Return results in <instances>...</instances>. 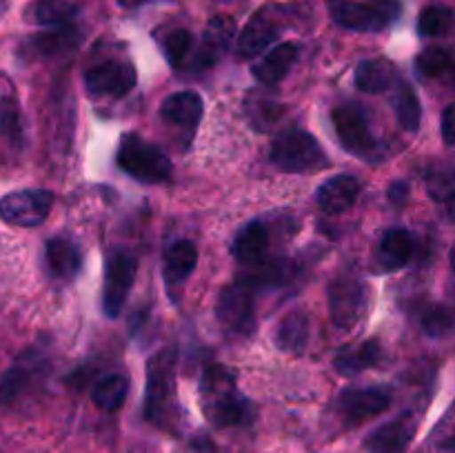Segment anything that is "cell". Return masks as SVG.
Instances as JSON below:
<instances>
[{"label":"cell","instance_id":"cell-1","mask_svg":"<svg viewBox=\"0 0 455 453\" xmlns=\"http://www.w3.org/2000/svg\"><path fill=\"white\" fill-rule=\"evenodd\" d=\"M200 398L207 420L218 429L247 425L251 420V402L235 386V373L222 364L204 369L200 380Z\"/></svg>","mask_w":455,"mask_h":453},{"label":"cell","instance_id":"cell-2","mask_svg":"<svg viewBox=\"0 0 455 453\" xmlns=\"http://www.w3.org/2000/svg\"><path fill=\"white\" fill-rule=\"evenodd\" d=\"M116 163L127 176L147 182V185L169 180L173 169L169 155L138 133H124L118 145Z\"/></svg>","mask_w":455,"mask_h":453},{"label":"cell","instance_id":"cell-3","mask_svg":"<svg viewBox=\"0 0 455 453\" xmlns=\"http://www.w3.org/2000/svg\"><path fill=\"white\" fill-rule=\"evenodd\" d=\"M403 13L400 0H329V16L336 25L363 34H376L394 25Z\"/></svg>","mask_w":455,"mask_h":453},{"label":"cell","instance_id":"cell-4","mask_svg":"<svg viewBox=\"0 0 455 453\" xmlns=\"http://www.w3.org/2000/svg\"><path fill=\"white\" fill-rule=\"evenodd\" d=\"M269 160L287 173H307L327 167V154L320 142L302 129L283 131L269 149Z\"/></svg>","mask_w":455,"mask_h":453},{"label":"cell","instance_id":"cell-5","mask_svg":"<svg viewBox=\"0 0 455 453\" xmlns=\"http://www.w3.org/2000/svg\"><path fill=\"white\" fill-rule=\"evenodd\" d=\"M173 367H176V354L173 349H164L151 355L147 362V389H145V417L151 422H163L164 413L172 407L173 398Z\"/></svg>","mask_w":455,"mask_h":453},{"label":"cell","instance_id":"cell-6","mask_svg":"<svg viewBox=\"0 0 455 453\" xmlns=\"http://www.w3.org/2000/svg\"><path fill=\"white\" fill-rule=\"evenodd\" d=\"M329 315L340 329H351L367 311V289L355 275H336L327 291Z\"/></svg>","mask_w":455,"mask_h":453},{"label":"cell","instance_id":"cell-7","mask_svg":"<svg viewBox=\"0 0 455 453\" xmlns=\"http://www.w3.org/2000/svg\"><path fill=\"white\" fill-rule=\"evenodd\" d=\"M136 271L138 260L133 253L120 249L109 256L105 269V287H102V314L107 318L114 320L120 315L136 280Z\"/></svg>","mask_w":455,"mask_h":453},{"label":"cell","instance_id":"cell-8","mask_svg":"<svg viewBox=\"0 0 455 453\" xmlns=\"http://www.w3.org/2000/svg\"><path fill=\"white\" fill-rule=\"evenodd\" d=\"M53 207V194L47 189H18L0 198V220L13 226H38Z\"/></svg>","mask_w":455,"mask_h":453},{"label":"cell","instance_id":"cell-9","mask_svg":"<svg viewBox=\"0 0 455 453\" xmlns=\"http://www.w3.org/2000/svg\"><path fill=\"white\" fill-rule=\"evenodd\" d=\"M251 284L238 280L220 291L216 302V315L227 331L251 333L256 327V309H253Z\"/></svg>","mask_w":455,"mask_h":453},{"label":"cell","instance_id":"cell-10","mask_svg":"<svg viewBox=\"0 0 455 453\" xmlns=\"http://www.w3.org/2000/svg\"><path fill=\"white\" fill-rule=\"evenodd\" d=\"M333 129L338 133V140L345 147L347 151L358 155L376 154V138H373L371 127H369V115L364 114L363 107L358 105H347L336 107L331 111Z\"/></svg>","mask_w":455,"mask_h":453},{"label":"cell","instance_id":"cell-11","mask_svg":"<svg viewBox=\"0 0 455 453\" xmlns=\"http://www.w3.org/2000/svg\"><path fill=\"white\" fill-rule=\"evenodd\" d=\"M138 83V74L132 62L105 60L84 71V87L92 96L124 98L133 91Z\"/></svg>","mask_w":455,"mask_h":453},{"label":"cell","instance_id":"cell-12","mask_svg":"<svg viewBox=\"0 0 455 453\" xmlns=\"http://www.w3.org/2000/svg\"><path fill=\"white\" fill-rule=\"evenodd\" d=\"M47 373V360L36 349H27L0 378V402L12 404Z\"/></svg>","mask_w":455,"mask_h":453},{"label":"cell","instance_id":"cell-13","mask_svg":"<svg viewBox=\"0 0 455 453\" xmlns=\"http://www.w3.org/2000/svg\"><path fill=\"white\" fill-rule=\"evenodd\" d=\"M391 393L380 386H369V389H345L338 398V411L349 425H363L364 420L380 416L389 409Z\"/></svg>","mask_w":455,"mask_h":453},{"label":"cell","instance_id":"cell-14","mask_svg":"<svg viewBox=\"0 0 455 453\" xmlns=\"http://www.w3.org/2000/svg\"><path fill=\"white\" fill-rule=\"evenodd\" d=\"M413 435H416V420L411 413H403L371 431L364 440V449L369 453H404Z\"/></svg>","mask_w":455,"mask_h":453},{"label":"cell","instance_id":"cell-15","mask_svg":"<svg viewBox=\"0 0 455 453\" xmlns=\"http://www.w3.org/2000/svg\"><path fill=\"white\" fill-rule=\"evenodd\" d=\"M203 98L196 91L172 93L160 105V118L172 127L182 129L187 136H194L200 118H203Z\"/></svg>","mask_w":455,"mask_h":453},{"label":"cell","instance_id":"cell-16","mask_svg":"<svg viewBox=\"0 0 455 453\" xmlns=\"http://www.w3.org/2000/svg\"><path fill=\"white\" fill-rule=\"evenodd\" d=\"M360 195V180L358 178L349 176V173H342V176H333L329 180H324L318 187V200L320 209L329 216H336V213H345L347 209L354 207L358 203Z\"/></svg>","mask_w":455,"mask_h":453},{"label":"cell","instance_id":"cell-17","mask_svg":"<svg viewBox=\"0 0 455 453\" xmlns=\"http://www.w3.org/2000/svg\"><path fill=\"white\" fill-rule=\"evenodd\" d=\"M298 56H300V49H298L296 43L275 44L274 49H269V52H267L256 65H253L251 69L253 78H256L260 84L274 87V84H278L280 80L291 71V67L296 65Z\"/></svg>","mask_w":455,"mask_h":453},{"label":"cell","instance_id":"cell-18","mask_svg":"<svg viewBox=\"0 0 455 453\" xmlns=\"http://www.w3.org/2000/svg\"><path fill=\"white\" fill-rule=\"evenodd\" d=\"M269 249V229L262 220H251L238 229L231 242V253L244 265H258Z\"/></svg>","mask_w":455,"mask_h":453},{"label":"cell","instance_id":"cell-19","mask_svg":"<svg viewBox=\"0 0 455 453\" xmlns=\"http://www.w3.org/2000/svg\"><path fill=\"white\" fill-rule=\"evenodd\" d=\"M44 260H47L49 271H52L56 278L71 280L80 274L83 269V251H80L78 244L69 238H52L44 247Z\"/></svg>","mask_w":455,"mask_h":453},{"label":"cell","instance_id":"cell-20","mask_svg":"<svg viewBox=\"0 0 455 453\" xmlns=\"http://www.w3.org/2000/svg\"><path fill=\"white\" fill-rule=\"evenodd\" d=\"M198 265V247L191 240H176L163 256V275L167 284H182Z\"/></svg>","mask_w":455,"mask_h":453},{"label":"cell","instance_id":"cell-21","mask_svg":"<svg viewBox=\"0 0 455 453\" xmlns=\"http://www.w3.org/2000/svg\"><path fill=\"white\" fill-rule=\"evenodd\" d=\"M413 249H416V242H413V235L407 229H389L380 238L376 258L382 269L395 271L403 269L411 260Z\"/></svg>","mask_w":455,"mask_h":453},{"label":"cell","instance_id":"cell-22","mask_svg":"<svg viewBox=\"0 0 455 453\" xmlns=\"http://www.w3.org/2000/svg\"><path fill=\"white\" fill-rule=\"evenodd\" d=\"M278 38V27L265 16L256 13L251 20L244 25L238 36V56L240 58H256Z\"/></svg>","mask_w":455,"mask_h":453},{"label":"cell","instance_id":"cell-23","mask_svg":"<svg viewBox=\"0 0 455 453\" xmlns=\"http://www.w3.org/2000/svg\"><path fill=\"white\" fill-rule=\"evenodd\" d=\"M235 34V22L229 16H216L212 18V22L207 25L203 36V47L198 52V62L200 65L209 67L222 56V53L229 49L231 38Z\"/></svg>","mask_w":455,"mask_h":453},{"label":"cell","instance_id":"cell-24","mask_svg":"<svg viewBox=\"0 0 455 453\" xmlns=\"http://www.w3.org/2000/svg\"><path fill=\"white\" fill-rule=\"evenodd\" d=\"M311 327L305 311H291L284 315L275 329V346L284 354H305L309 345Z\"/></svg>","mask_w":455,"mask_h":453},{"label":"cell","instance_id":"cell-25","mask_svg":"<svg viewBox=\"0 0 455 453\" xmlns=\"http://www.w3.org/2000/svg\"><path fill=\"white\" fill-rule=\"evenodd\" d=\"M355 87L364 93H382L394 84L395 67L387 58H369L355 67Z\"/></svg>","mask_w":455,"mask_h":453},{"label":"cell","instance_id":"cell-26","mask_svg":"<svg viewBox=\"0 0 455 453\" xmlns=\"http://www.w3.org/2000/svg\"><path fill=\"white\" fill-rule=\"evenodd\" d=\"M78 4L69 0H34L27 9V20L43 27H65L78 16Z\"/></svg>","mask_w":455,"mask_h":453},{"label":"cell","instance_id":"cell-27","mask_svg":"<svg viewBox=\"0 0 455 453\" xmlns=\"http://www.w3.org/2000/svg\"><path fill=\"white\" fill-rule=\"evenodd\" d=\"M382 358L380 342L378 340H364L363 345L351 346V349L340 351L333 360V367L338 369V373L342 376H354V373L364 371L369 367H376Z\"/></svg>","mask_w":455,"mask_h":453},{"label":"cell","instance_id":"cell-28","mask_svg":"<svg viewBox=\"0 0 455 453\" xmlns=\"http://www.w3.org/2000/svg\"><path fill=\"white\" fill-rule=\"evenodd\" d=\"M80 43V31L74 25L52 27V31H44L31 38L29 47L36 56H56V53L69 52Z\"/></svg>","mask_w":455,"mask_h":453},{"label":"cell","instance_id":"cell-29","mask_svg":"<svg viewBox=\"0 0 455 453\" xmlns=\"http://www.w3.org/2000/svg\"><path fill=\"white\" fill-rule=\"evenodd\" d=\"M129 393V378L123 373H111L96 382L92 389V400L102 411H118Z\"/></svg>","mask_w":455,"mask_h":453},{"label":"cell","instance_id":"cell-30","mask_svg":"<svg viewBox=\"0 0 455 453\" xmlns=\"http://www.w3.org/2000/svg\"><path fill=\"white\" fill-rule=\"evenodd\" d=\"M394 105H395V115H398L400 127L409 133H416L422 123V105L416 89H413L409 83H404V80H400L398 89H395Z\"/></svg>","mask_w":455,"mask_h":453},{"label":"cell","instance_id":"cell-31","mask_svg":"<svg viewBox=\"0 0 455 453\" xmlns=\"http://www.w3.org/2000/svg\"><path fill=\"white\" fill-rule=\"evenodd\" d=\"M0 136L12 142L13 147H22V114L20 105L13 96L0 98Z\"/></svg>","mask_w":455,"mask_h":453},{"label":"cell","instance_id":"cell-32","mask_svg":"<svg viewBox=\"0 0 455 453\" xmlns=\"http://www.w3.org/2000/svg\"><path fill=\"white\" fill-rule=\"evenodd\" d=\"M453 25V12L443 4H431V7L422 9L420 18H418V31L427 38H435V36H444Z\"/></svg>","mask_w":455,"mask_h":453},{"label":"cell","instance_id":"cell-33","mask_svg":"<svg viewBox=\"0 0 455 453\" xmlns=\"http://www.w3.org/2000/svg\"><path fill=\"white\" fill-rule=\"evenodd\" d=\"M453 67V53L447 47H429L416 58L418 74L425 78H438Z\"/></svg>","mask_w":455,"mask_h":453},{"label":"cell","instance_id":"cell-34","mask_svg":"<svg viewBox=\"0 0 455 453\" xmlns=\"http://www.w3.org/2000/svg\"><path fill=\"white\" fill-rule=\"evenodd\" d=\"M191 47H194V36L187 29H173L163 38L164 58L172 67H180L185 58L189 56Z\"/></svg>","mask_w":455,"mask_h":453},{"label":"cell","instance_id":"cell-35","mask_svg":"<svg viewBox=\"0 0 455 453\" xmlns=\"http://www.w3.org/2000/svg\"><path fill=\"white\" fill-rule=\"evenodd\" d=\"M455 327V318L451 311L443 305H434L422 311V329L429 336H444Z\"/></svg>","mask_w":455,"mask_h":453},{"label":"cell","instance_id":"cell-36","mask_svg":"<svg viewBox=\"0 0 455 453\" xmlns=\"http://www.w3.org/2000/svg\"><path fill=\"white\" fill-rule=\"evenodd\" d=\"M440 133H443V140L449 147H455V102L443 111V123H440Z\"/></svg>","mask_w":455,"mask_h":453},{"label":"cell","instance_id":"cell-37","mask_svg":"<svg viewBox=\"0 0 455 453\" xmlns=\"http://www.w3.org/2000/svg\"><path fill=\"white\" fill-rule=\"evenodd\" d=\"M409 195V185L407 182H394L389 187V200L394 204H403Z\"/></svg>","mask_w":455,"mask_h":453},{"label":"cell","instance_id":"cell-38","mask_svg":"<svg viewBox=\"0 0 455 453\" xmlns=\"http://www.w3.org/2000/svg\"><path fill=\"white\" fill-rule=\"evenodd\" d=\"M118 3L123 4V7L133 9V7H140V4H145V3H151V0H118Z\"/></svg>","mask_w":455,"mask_h":453},{"label":"cell","instance_id":"cell-39","mask_svg":"<svg viewBox=\"0 0 455 453\" xmlns=\"http://www.w3.org/2000/svg\"><path fill=\"white\" fill-rule=\"evenodd\" d=\"M447 216L451 218V220L455 222V198L447 200Z\"/></svg>","mask_w":455,"mask_h":453}]
</instances>
